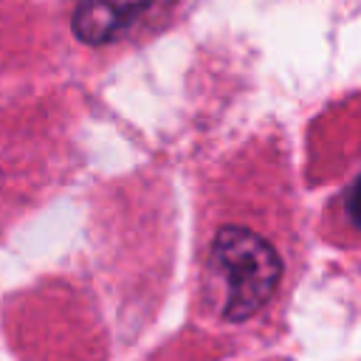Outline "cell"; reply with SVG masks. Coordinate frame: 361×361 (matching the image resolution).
<instances>
[{"instance_id":"6da1fadb","label":"cell","mask_w":361,"mask_h":361,"mask_svg":"<svg viewBox=\"0 0 361 361\" xmlns=\"http://www.w3.org/2000/svg\"><path fill=\"white\" fill-rule=\"evenodd\" d=\"M209 274L220 288V313L228 322H245L268 305L276 290L282 259L257 231L226 226L209 248Z\"/></svg>"},{"instance_id":"7a4b0ae2","label":"cell","mask_w":361,"mask_h":361,"mask_svg":"<svg viewBox=\"0 0 361 361\" xmlns=\"http://www.w3.org/2000/svg\"><path fill=\"white\" fill-rule=\"evenodd\" d=\"M152 0H79L73 11V34L87 45H104L144 11Z\"/></svg>"}]
</instances>
